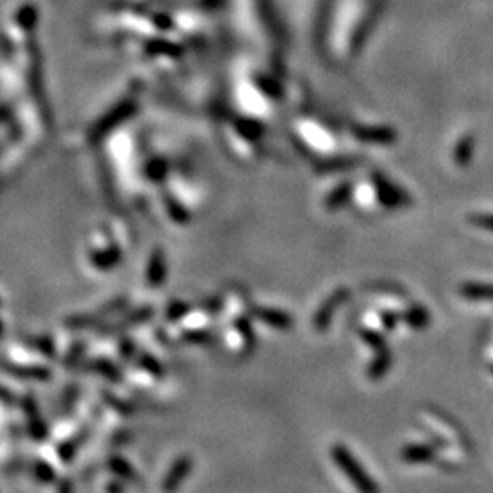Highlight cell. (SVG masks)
Instances as JSON below:
<instances>
[{"instance_id": "cell-1", "label": "cell", "mask_w": 493, "mask_h": 493, "mask_svg": "<svg viewBox=\"0 0 493 493\" xmlns=\"http://www.w3.org/2000/svg\"><path fill=\"white\" fill-rule=\"evenodd\" d=\"M331 457H333L334 464L341 470V473L351 481V484L356 488L359 493H380L378 484L375 482V479L369 477V473L366 472L362 464L354 459V455L347 450L344 444H334L333 450H331Z\"/></svg>"}, {"instance_id": "cell-2", "label": "cell", "mask_w": 493, "mask_h": 493, "mask_svg": "<svg viewBox=\"0 0 493 493\" xmlns=\"http://www.w3.org/2000/svg\"><path fill=\"white\" fill-rule=\"evenodd\" d=\"M349 289H336V291L320 305V309H318L314 318H312V327L317 329L318 333H325L329 325H331V320H333L334 311H336L341 304H346L347 299H349Z\"/></svg>"}, {"instance_id": "cell-3", "label": "cell", "mask_w": 493, "mask_h": 493, "mask_svg": "<svg viewBox=\"0 0 493 493\" xmlns=\"http://www.w3.org/2000/svg\"><path fill=\"white\" fill-rule=\"evenodd\" d=\"M190 470H192V457H177L176 462L172 464V468L169 470V473L164 477L163 493H176L179 489V486L186 481Z\"/></svg>"}, {"instance_id": "cell-4", "label": "cell", "mask_w": 493, "mask_h": 493, "mask_svg": "<svg viewBox=\"0 0 493 493\" xmlns=\"http://www.w3.org/2000/svg\"><path fill=\"white\" fill-rule=\"evenodd\" d=\"M254 317L258 320H262L263 324L270 325V327L278 329V331H289L292 327V318L289 312H283L280 309H269V307H256L254 309Z\"/></svg>"}, {"instance_id": "cell-5", "label": "cell", "mask_w": 493, "mask_h": 493, "mask_svg": "<svg viewBox=\"0 0 493 493\" xmlns=\"http://www.w3.org/2000/svg\"><path fill=\"white\" fill-rule=\"evenodd\" d=\"M402 460L408 464H428L433 462L435 447L428 444H409L401 453Z\"/></svg>"}, {"instance_id": "cell-6", "label": "cell", "mask_w": 493, "mask_h": 493, "mask_svg": "<svg viewBox=\"0 0 493 493\" xmlns=\"http://www.w3.org/2000/svg\"><path fill=\"white\" fill-rule=\"evenodd\" d=\"M393 364V354L391 351L388 349H382V351H376V359H373V362L369 364V367H367V376L371 380H380L382 376H386V373L389 371V367H391Z\"/></svg>"}, {"instance_id": "cell-7", "label": "cell", "mask_w": 493, "mask_h": 493, "mask_svg": "<svg viewBox=\"0 0 493 493\" xmlns=\"http://www.w3.org/2000/svg\"><path fill=\"white\" fill-rule=\"evenodd\" d=\"M404 320L413 329H424L430 325L431 318L430 312L422 307V305H411V307L404 312Z\"/></svg>"}, {"instance_id": "cell-8", "label": "cell", "mask_w": 493, "mask_h": 493, "mask_svg": "<svg viewBox=\"0 0 493 493\" xmlns=\"http://www.w3.org/2000/svg\"><path fill=\"white\" fill-rule=\"evenodd\" d=\"M460 292L468 299H493V285L486 283H466Z\"/></svg>"}, {"instance_id": "cell-9", "label": "cell", "mask_w": 493, "mask_h": 493, "mask_svg": "<svg viewBox=\"0 0 493 493\" xmlns=\"http://www.w3.org/2000/svg\"><path fill=\"white\" fill-rule=\"evenodd\" d=\"M164 280V262L161 253H156L152 258V263L148 267V283L152 287H159Z\"/></svg>"}, {"instance_id": "cell-10", "label": "cell", "mask_w": 493, "mask_h": 493, "mask_svg": "<svg viewBox=\"0 0 493 493\" xmlns=\"http://www.w3.org/2000/svg\"><path fill=\"white\" fill-rule=\"evenodd\" d=\"M360 336H362V340L366 341L367 346L371 347V349H375V351L388 349V344H386L383 336L382 334L376 333V331H362V333H360Z\"/></svg>"}, {"instance_id": "cell-11", "label": "cell", "mask_w": 493, "mask_h": 493, "mask_svg": "<svg viewBox=\"0 0 493 493\" xmlns=\"http://www.w3.org/2000/svg\"><path fill=\"white\" fill-rule=\"evenodd\" d=\"M236 327H238V331H240L241 336L247 340V346L254 347V340H256V336H254L253 329H250L249 320H247V318H241V320L236 322Z\"/></svg>"}, {"instance_id": "cell-12", "label": "cell", "mask_w": 493, "mask_h": 493, "mask_svg": "<svg viewBox=\"0 0 493 493\" xmlns=\"http://www.w3.org/2000/svg\"><path fill=\"white\" fill-rule=\"evenodd\" d=\"M189 305L183 304V302H174V304L166 309V318H169V320H179V318H183L186 312H189Z\"/></svg>"}, {"instance_id": "cell-13", "label": "cell", "mask_w": 493, "mask_h": 493, "mask_svg": "<svg viewBox=\"0 0 493 493\" xmlns=\"http://www.w3.org/2000/svg\"><path fill=\"white\" fill-rule=\"evenodd\" d=\"M143 366L147 367L148 371L152 373V375H156V376H161V375H163V367H161L159 364H157L156 360L152 359V356H144V359H143Z\"/></svg>"}, {"instance_id": "cell-14", "label": "cell", "mask_w": 493, "mask_h": 493, "mask_svg": "<svg viewBox=\"0 0 493 493\" xmlns=\"http://www.w3.org/2000/svg\"><path fill=\"white\" fill-rule=\"evenodd\" d=\"M185 340L192 341V344H208V341H211V334L198 333V331H194V333H186Z\"/></svg>"}, {"instance_id": "cell-15", "label": "cell", "mask_w": 493, "mask_h": 493, "mask_svg": "<svg viewBox=\"0 0 493 493\" xmlns=\"http://www.w3.org/2000/svg\"><path fill=\"white\" fill-rule=\"evenodd\" d=\"M473 223H477L481 228H486V230H493V216H475L472 219Z\"/></svg>"}, {"instance_id": "cell-16", "label": "cell", "mask_w": 493, "mask_h": 493, "mask_svg": "<svg viewBox=\"0 0 493 493\" xmlns=\"http://www.w3.org/2000/svg\"><path fill=\"white\" fill-rule=\"evenodd\" d=\"M382 322H383V325L388 329H393L395 327V322H396V317L393 314V312H383L382 314Z\"/></svg>"}]
</instances>
